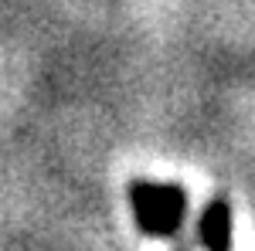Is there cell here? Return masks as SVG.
<instances>
[{
    "label": "cell",
    "mask_w": 255,
    "mask_h": 251,
    "mask_svg": "<svg viewBox=\"0 0 255 251\" xmlns=\"http://www.w3.org/2000/svg\"><path fill=\"white\" fill-rule=\"evenodd\" d=\"M129 200L136 211L139 231L153 238H170L180 231L184 214H187V193L177 183H146L136 180L129 183Z\"/></svg>",
    "instance_id": "obj_1"
},
{
    "label": "cell",
    "mask_w": 255,
    "mask_h": 251,
    "mask_svg": "<svg viewBox=\"0 0 255 251\" xmlns=\"http://www.w3.org/2000/svg\"><path fill=\"white\" fill-rule=\"evenodd\" d=\"M197 238H201V245H208V248H215V251L232 245V204L225 197H215L204 207L201 224H197Z\"/></svg>",
    "instance_id": "obj_2"
}]
</instances>
